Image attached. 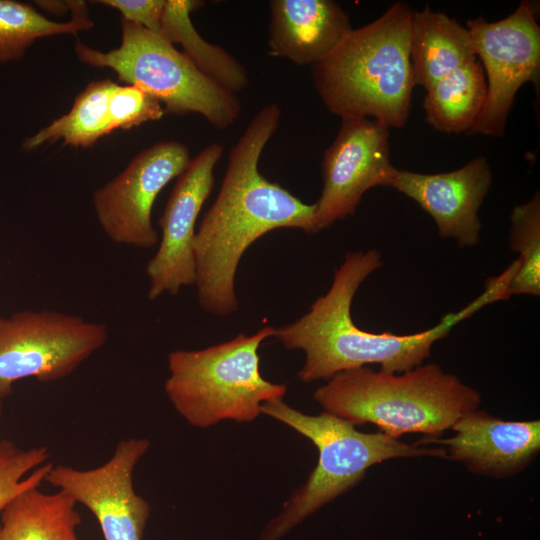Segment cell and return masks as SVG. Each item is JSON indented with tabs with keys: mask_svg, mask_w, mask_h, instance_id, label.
Wrapping results in <instances>:
<instances>
[{
	"mask_svg": "<svg viewBox=\"0 0 540 540\" xmlns=\"http://www.w3.org/2000/svg\"><path fill=\"white\" fill-rule=\"evenodd\" d=\"M261 413L308 438L319 456L305 483L293 491L281 512L266 524L259 540L281 539L306 517L356 486L375 464L401 457L447 459L444 447L410 444L380 431L360 432L350 422L328 412L308 415L282 400L264 403Z\"/></svg>",
	"mask_w": 540,
	"mask_h": 540,
	"instance_id": "obj_5",
	"label": "cell"
},
{
	"mask_svg": "<svg viewBox=\"0 0 540 540\" xmlns=\"http://www.w3.org/2000/svg\"><path fill=\"white\" fill-rule=\"evenodd\" d=\"M45 446L23 449L3 439L0 444V512L20 492L40 486L53 465Z\"/></svg>",
	"mask_w": 540,
	"mask_h": 540,
	"instance_id": "obj_24",
	"label": "cell"
},
{
	"mask_svg": "<svg viewBox=\"0 0 540 540\" xmlns=\"http://www.w3.org/2000/svg\"><path fill=\"white\" fill-rule=\"evenodd\" d=\"M0 318H1V316H0Z\"/></svg>",
	"mask_w": 540,
	"mask_h": 540,
	"instance_id": "obj_29",
	"label": "cell"
},
{
	"mask_svg": "<svg viewBox=\"0 0 540 540\" xmlns=\"http://www.w3.org/2000/svg\"><path fill=\"white\" fill-rule=\"evenodd\" d=\"M382 264L376 249L348 252L335 270L328 292L319 296L305 315L275 328L273 336L284 348L305 352L304 365L297 373L302 382L328 380L339 372L373 363L380 364L384 372L411 370L421 365L434 343L448 336L459 322L486 305L507 300L505 282L490 277L481 295L458 312L444 315L432 328L405 335L365 331L353 322L352 301L361 283Z\"/></svg>",
	"mask_w": 540,
	"mask_h": 540,
	"instance_id": "obj_2",
	"label": "cell"
},
{
	"mask_svg": "<svg viewBox=\"0 0 540 540\" xmlns=\"http://www.w3.org/2000/svg\"><path fill=\"white\" fill-rule=\"evenodd\" d=\"M165 0H98L101 5L118 10L123 19L158 33L160 16Z\"/></svg>",
	"mask_w": 540,
	"mask_h": 540,
	"instance_id": "obj_26",
	"label": "cell"
},
{
	"mask_svg": "<svg viewBox=\"0 0 540 540\" xmlns=\"http://www.w3.org/2000/svg\"><path fill=\"white\" fill-rule=\"evenodd\" d=\"M534 6L521 1L506 18L488 22L467 21L476 57L487 77V97L481 114L468 134L502 137L519 88L540 79V27Z\"/></svg>",
	"mask_w": 540,
	"mask_h": 540,
	"instance_id": "obj_9",
	"label": "cell"
},
{
	"mask_svg": "<svg viewBox=\"0 0 540 540\" xmlns=\"http://www.w3.org/2000/svg\"><path fill=\"white\" fill-rule=\"evenodd\" d=\"M447 439L423 438L421 444L447 448V459L461 462L475 474L496 479L523 471L540 451V421H507L479 408L460 417Z\"/></svg>",
	"mask_w": 540,
	"mask_h": 540,
	"instance_id": "obj_15",
	"label": "cell"
},
{
	"mask_svg": "<svg viewBox=\"0 0 540 540\" xmlns=\"http://www.w3.org/2000/svg\"><path fill=\"white\" fill-rule=\"evenodd\" d=\"M281 109L262 107L232 148L223 182L193 240L198 302L206 312L228 316L238 309L235 276L248 247L279 228L313 234L314 204H306L258 169L277 131Z\"/></svg>",
	"mask_w": 540,
	"mask_h": 540,
	"instance_id": "obj_1",
	"label": "cell"
},
{
	"mask_svg": "<svg viewBox=\"0 0 540 540\" xmlns=\"http://www.w3.org/2000/svg\"><path fill=\"white\" fill-rule=\"evenodd\" d=\"M191 159L185 144L159 141L140 151L121 173L96 189L93 207L107 238L120 245L153 247L158 242L151 218L153 204Z\"/></svg>",
	"mask_w": 540,
	"mask_h": 540,
	"instance_id": "obj_10",
	"label": "cell"
},
{
	"mask_svg": "<svg viewBox=\"0 0 540 540\" xmlns=\"http://www.w3.org/2000/svg\"><path fill=\"white\" fill-rule=\"evenodd\" d=\"M389 156L388 127L366 117L342 118L322 160L323 189L314 203V233L353 215L367 190L391 187L398 169Z\"/></svg>",
	"mask_w": 540,
	"mask_h": 540,
	"instance_id": "obj_11",
	"label": "cell"
},
{
	"mask_svg": "<svg viewBox=\"0 0 540 540\" xmlns=\"http://www.w3.org/2000/svg\"><path fill=\"white\" fill-rule=\"evenodd\" d=\"M492 183L490 165L477 156L461 168L424 174L398 170L391 188L414 200L435 221L441 238H453L460 247L480 241L478 210Z\"/></svg>",
	"mask_w": 540,
	"mask_h": 540,
	"instance_id": "obj_14",
	"label": "cell"
},
{
	"mask_svg": "<svg viewBox=\"0 0 540 540\" xmlns=\"http://www.w3.org/2000/svg\"><path fill=\"white\" fill-rule=\"evenodd\" d=\"M476 58L469 31L455 19L433 11L429 6L413 11L410 63L415 86L427 90Z\"/></svg>",
	"mask_w": 540,
	"mask_h": 540,
	"instance_id": "obj_17",
	"label": "cell"
},
{
	"mask_svg": "<svg viewBox=\"0 0 540 540\" xmlns=\"http://www.w3.org/2000/svg\"><path fill=\"white\" fill-rule=\"evenodd\" d=\"M413 11L397 2L371 23L352 30L311 66L315 90L332 114L373 117L391 128L410 115L415 86L410 63Z\"/></svg>",
	"mask_w": 540,
	"mask_h": 540,
	"instance_id": "obj_3",
	"label": "cell"
},
{
	"mask_svg": "<svg viewBox=\"0 0 540 540\" xmlns=\"http://www.w3.org/2000/svg\"><path fill=\"white\" fill-rule=\"evenodd\" d=\"M509 245L519 254V267L508 288L511 295H540V195L513 208Z\"/></svg>",
	"mask_w": 540,
	"mask_h": 540,
	"instance_id": "obj_23",
	"label": "cell"
},
{
	"mask_svg": "<svg viewBox=\"0 0 540 540\" xmlns=\"http://www.w3.org/2000/svg\"><path fill=\"white\" fill-rule=\"evenodd\" d=\"M118 83L111 79L90 82L74 100L70 111L22 142L24 151L62 140L65 145L87 148L113 132L108 118V100Z\"/></svg>",
	"mask_w": 540,
	"mask_h": 540,
	"instance_id": "obj_21",
	"label": "cell"
},
{
	"mask_svg": "<svg viewBox=\"0 0 540 540\" xmlns=\"http://www.w3.org/2000/svg\"><path fill=\"white\" fill-rule=\"evenodd\" d=\"M274 330L266 326L204 349L171 351L164 391L178 414L205 429L223 420L252 422L264 403L282 400L286 385L267 381L259 369V346Z\"/></svg>",
	"mask_w": 540,
	"mask_h": 540,
	"instance_id": "obj_6",
	"label": "cell"
},
{
	"mask_svg": "<svg viewBox=\"0 0 540 540\" xmlns=\"http://www.w3.org/2000/svg\"><path fill=\"white\" fill-rule=\"evenodd\" d=\"M149 448L147 438L121 439L104 464L87 470L53 464L45 482L85 506L104 540H142L151 507L135 491L133 473Z\"/></svg>",
	"mask_w": 540,
	"mask_h": 540,
	"instance_id": "obj_12",
	"label": "cell"
},
{
	"mask_svg": "<svg viewBox=\"0 0 540 540\" xmlns=\"http://www.w3.org/2000/svg\"><path fill=\"white\" fill-rule=\"evenodd\" d=\"M426 121L444 133H468L481 114L487 97L483 67L476 58L452 71L426 90Z\"/></svg>",
	"mask_w": 540,
	"mask_h": 540,
	"instance_id": "obj_20",
	"label": "cell"
},
{
	"mask_svg": "<svg viewBox=\"0 0 540 540\" xmlns=\"http://www.w3.org/2000/svg\"><path fill=\"white\" fill-rule=\"evenodd\" d=\"M89 18H72L69 22L49 20L30 4L0 0V62L19 60L39 38L59 34L76 35L91 29Z\"/></svg>",
	"mask_w": 540,
	"mask_h": 540,
	"instance_id": "obj_22",
	"label": "cell"
},
{
	"mask_svg": "<svg viewBox=\"0 0 540 540\" xmlns=\"http://www.w3.org/2000/svg\"><path fill=\"white\" fill-rule=\"evenodd\" d=\"M222 154L220 144L208 145L177 177L159 219L162 235L158 250L146 266L150 300L164 293L176 295L182 287L195 284V225L212 192L214 169Z\"/></svg>",
	"mask_w": 540,
	"mask_h": 540,
	"instance_id": "obj_13",
	"label": "cell"
},
{
	"mask_svg": "<svg viewBox=\"0 0 540 540\" xmlns=\"http://www.w3.org/2000/svg\"><path fill=\"white\" fill-rule=\"evenodd\" d=\"M3 399H4V398L0 395V418H1V413H2V401H3ZM2 440H3V439H2L1 436H0V444H1Z\"/></svg>",
	"mask_w": 540,
	"mask_h": 540,
	"instance_id": "obj_28",
	"label": "cell"
},
{
	"mask_svg": "<svg viewBox=\"0 0 540 540\" xmlns=\"http://www.w3.org/2000/svg\"><path fill=\"white\" fill-rule=\"evenodd\" d=\"M74 50L82 63L109 68L120 81L147 91L166 112L197 113L217 129L230 127L240 116L236 95L205 76L162 36L129 20L121 18L119 47L100 51L77 40Z\"/></svg>",
	"mask_w": 540,
	"mask_h": 540,
	"instance_id": "obj_7",
	"label": "cell"
},
{
	"mask_svg": "<svg viewBox=\"0 0 540 540\" xmlns=\"http://www.w3.org/2000/svg\"><path fill=\"white\" fill-rule=\"evenodd\" d=\"M268 53L297 65H315L352 30L343 8L333 0H271Z\"/></svg>",
	"mask_w": 540,
	"mask_h": 540,
	"instance_id": "obj_16",
	"label": "cell"
},
{
	"mask_svg": "<svg viewBox=\"0 0 540 540\" xmlns=\"http://www.w3.org/2000/svg\"><path fill=\"white\" fill-rule=\"evenodd\" d=\"M81 522L76 502L69 495L31 487L0 512V540H80L77 528Z\"/></svg>",
	"mask_w": 540,
	"mask_h": 540,
	"instance_id": "obj_18",
	"label": "cell"
},
{
	"mask_svg": "<svg viewBox=\"0 0 540 540\" xmlns=\"http://www.w3.org/2000/svg\"><path fill=\"white\" fill-rule=\"evenodd\" d=\"M163 105L136 85L117 84L108 100V118L112 130H128L165 114Z\"/></svg>",
	"mask_w": 540,
	"mask_h": 540,
	"instance_id": "obj_25",
	"label": "cell"
},
{
	"mask_svg": "<svg viewBox=\"0 0 540 540\" xmlns=\"http://www.w3.org/2000/svg\"><path fill=\"white\" fill-rule=\"evenodd\" d=\"M37 6L42 10L55 15H64L69 11L68 1H36Z\"/></svg>",
	"mask_w": 540,
	"mask_h": 540,
	"instance_id": "obj_27",
	"label": "cell"
},
{
	"mask_svg": "<svg viewBox=\"0 0 540 540\" xmlns=\"http://www.w3.org/2000/svg\"><path fill=\"white\" fill-rule=\"evenodd\" d=\"M108 327L55 310L0 318V395L26 378L49 383L72 374L108 340Z\"/></svg>",
	"mask_w": 540,
	"mask_h": 540,
	"instance_id": "obj_8",
	"label": "cell"
},
{
	"mask_svg": "<svg viewBox=\"0 0 540 540\" xmlns=\"http://www.w3.org/2000/svg\"><path fill=\"white\" fill-rule=\"evenodd\" d=\"M201 0H165L158 33L182 53L209 79L236 95L248 87L246 68L224 48L207 42L192 24L190 15L204 6Z\"/></svg>",
	"mask_w": 540,
	"mask_h": 540,
	"instance_id": "obj_19",
	"label": "cell"
},
{
	"mask_svg": "<svg viewBox=\"0 0 540 540\" xmlns=\"http://www.w3.org/2000/svg\"><path fill=\"white\" fill-rule=\"evenodd\" d=\"M313 397L325 412L354 426L374 424L397 439L408 433L437 439L481 404L476 389L435 363L400 374L368 366L345 370L317 388Z\"/></svg>",
	"mask_w": 540,
	"mask_h": 540,
	"instance_id": "obj_4",
	"label": "cell"
}]
</instances>
